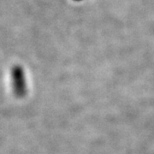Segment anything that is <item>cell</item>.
I'll use <instances>...</instances> for the list:
<instances>
[{"instance_id": "1", "label": "cell", "mask_w": 154, "mask_h": 154, "mask_svg": "<svg viewBox=\"0 0 154 154\" xmlns=\"http://www.w3.org/2000/svg\"><path fill=\"white\" fill-rule=\"evenodd\" d=\"M11 85L13 93L18 98H22L26 94L27 86L24 70L19 65L12 67L11 72Z\"/></svg>"}]
</instances>
